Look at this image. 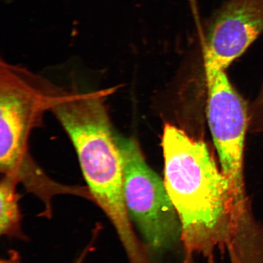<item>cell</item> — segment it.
I'll use <instances>...</instances> for the list:
<instances>
[{"instance_id": "obj_1", "label": "cell", "mask_w": 263, "mask_h": 263, "mask_svg": "<svg viewBox=\"0 0 263 263\" xmlns=\"http://www.w3.org/2000/svg\"><path fill=\"white\" fill-rule=\"evenodd\" d=\"M164 183L189 255L209 257L217 248L234 250L236 221L228 183L205 143L172 124L162 137Z\"/></svg>"}, {"instance_id": "obj_2", "label": "cell", "mask_w": 263, "mask_h": 263, "mask_svg": "<svg viewBox=\"0 0 263 263\" xmlns=\"http://www.w3.org/2000/svg\"><path fill=\"white\" fill-rule=\"evenodd\" d=\"M63 88L21 65L0 62V171L15 177L33 160L29 138Z\"/></svg>"}, {"instance_id": "obj_3", "label": "cell", "mask_w": 263, "mask_h": 263, "mask_svg": "<svg viewBox=\"0 0 263 263\" xmlns=\"http://www.w3.org/2000/svg\"><path fill=\"white\" fill-rule=\"evenodd\" d=\"M117 140L122 159L125 202L130 221L140 233L151 257V254H163L182 238L176 210L164 180L147 164L137 141L117 132Z\"/></svg>"}, {"instance_id": "obj_4", "label": "cell", "mask_w": 263, "mask_h": 263, "mask_svg": "<svg viewBox=\"0 0 263 263\" xmlns=\"http://www.w3.org/2000/svg\"><path fill=\"white\" fill-rule=\"evenodd\" d=\"M207 118L221 172L237 206L248 204L244 179L245 137L249 123L246 102L232 86L225 70L205 65Z\"/></svg>"}, {"instance_id": "obj_5", "label": "cell", "mask_w": 263, "mask_h": 263, "mask_svg": "<svg viewBox=\"0 0 263 263\" xmlns=\"http://www.w3.org/2000/svg\"><path fill=\"white\" fill-rule=\"evenodd\" d=\"M263 34V0H229L210 22L204 65L225 70Z\"/></svg>"}, {"instance_id": "obj_6", "label": "cell", "mask_w": 263, "mask_h": 263, "mask_svg": "<svg viewBox=\"0 0 263 263\" xmlns=\"http://www.w3.org/2000/svg\"><path fill=\"white\" fill-rule=\"evenodd\" d=\"M18 184L13 177L2 176L0 183V234L9 238L24 239L19 203L21 196L16 192Z\"/></svg>"}, {"instance_id": "obj_7", "label": "cell", "mask_w": 263, "mask_h": 263, "mask_svg": "<svg viewBox=\"0 0 263 263\" xmlns=\"http://www.w3.org/2000/svg\"><path fill=\"white\" fill-rule=\"evenodd\" d=\"M0 263H21V255L15 251H10L7 257L2 259Z\"/></svg>"}, {"instance_id": "obj_8", "label": "cell", "mask_w": 263, "mask_h": 263, "mask_svg": "<svg viewBox=\"0 0 263 263\" xmlns=\"http://www.w3.org/2000/svg\"><path fill=\"white\" fill-rule=\"evenodd\" d=\"M257 112L258 114V117H259V121L261 122L262 126H263V87L262 88V90L259 95V97L258 99L257 103Z\"/></svg>"}, {"instance_id": "obj_9", "label": "cell", "mask_w": 263, "mask_h": 263, "mask_svg": "<svg viewBox=\"0 0 263 263\" xmlns=\"http://www.w3.org/2000/svg\"><path fill=\"white\" fill-rule=\"evenodd\" d=\"M90 245L84 249V251L81 253V254L73 263H84L85 258L87 257L88 254H89L91 248Z\"/></svg>"}, {"instance_id": "obj_10", "label": "cell", "mask_w": 263, "mask_h": 263, "mask_svg": "<svg viewBox=\"0 0 263 263\" xmlns=\"http://www.w3.org/2000/svg\"><path fill=\"white\" fill-rule=\"evenodd\" d=\"M185 263H193L192 261H191V259H186Z\"/></svg>"}, {"instance_id": "obj_11", "label": "cell", "mask_w": 263, "mask_h": 263, "mask_svg": "<svg viewBox=\"0 0 263 263\" xmlns=\"http://www.w3.org/2000/svg\"><path fill=\"white\" fill-rule=\"evenodd\" d=\"M6 2H11V0H6Z\"/></svg>"}, {"instance_id": "obj_12", "label": "cell", "mask_w": 263, "mask_h": 263, "mask_svg": "<svg viewBox=\"0 0 263 263\" xmlns=\"http://www.w3.org/2000/svg\"><path fill=\"white\" fill-rule=\"evenodd\" d=\"M34 162H33V163H34ZM31 165H30V166H31ZM28 168H27V169H28ZM23 172H22V173H23ZM20 174H19V175H20ZM19 175H18V176H19ZM18 176H17V177H18Z\"/></svg>"}]
</instances>
